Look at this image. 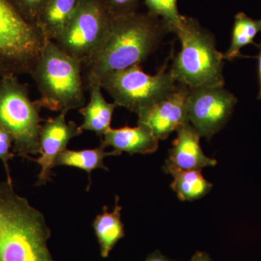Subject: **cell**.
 <instances>
[{"label":"cell","instance_id":"cell-21","mask_svg":"<svg viewBox=\"0 0 261 261\" xmlns=\"http://www.w3.org/2000/svg\"><path fill=\"white\" fill-rule=\"evenodd\" d=\"M29 23L37 25L38 20L51 0H8Z\"/></svg>","mask_w":261,"mask_h":261},{"label":"cell","instance_id":"cell-7","mask_svg":"<svg viewBox=\"0 0 261 261\" xmlns=\"http://www.w3.org/2000/svg\"><path fill=\"white\" fill-rule=\"evenodd\" d=\"M176 83L167 63L154 75L147 74L137 64L106 75L101 87L117 106L138 115L168 97L176 89Z\"/></svg>","mask_w":261,"mask_h":261},{"label":"cell","instance_id":"cell-6","mask_svg":"<svg viewBox=\"0 0 261 261\" xmlns=\"http://www.w3.org/2000/svg\"><path fill=\"white\" fill-rule=\"evenodd\" d=\"M47 39L8 0H0V78L31 74Z\"/></svg>","mask_w":261,"mask_h":261},{"label":"cell","instance_id":"cell-24","mask_svg":"<svg viewBox=\"0 0 261 261\" xmlns=\"http://www.w3.org/2000/svg\"><path fill=\"white\" fill-rule=\"evenodd\" d=\"M255 47L258 49V55L255 58L257 60V77H258L259 86H260V90H259L257 99H261V42L260 44H257Z\"/></svg>","mask_w":261,"mask_h":261},{"label":"cell","instance_id":"cell-9","mask_svg":"<svg viewBox=\"0 0 261 261\" xmlns=\"http://www.w3.org/2000/svg\"><path fill=\"white\" fill-rule=\"evenodd\" d=\"M237 102L238 98L224 87L190 89L189 122L200 137L211 140L226 124Z\"/></svg>","mask_w":261,"mask_h":261},{"label":"cell","instance_id":"cell-23","mask_svg":"<svg viewBox=\"0 0 261 261\" xmlns=\"http://www.w3.org/2000/svg\"><path fill=\"white\" fill-rule=\"evenodd\" d=\"M141 1L142 0H101L113 17L137 12Z\"/></svg>","mask_w":261,"mask_h":261},{"label":"cell","instance_id":"cell-14","mask_svg":"<svg viewBox=\"0 0 261 261\" xmlns=\"http://www.w3.org/2000/svg\"><path fill=\"white\" fill-rule=\"evenodd\" d=\"M101 89V85H94L89 89L90 99L87 106L80 108V113L84 118L82 130L93 132L102 138L111 128L113 112L118 106L106 100Z\"/></svg>","mask_w":261,"mask_h":261},{"label":"cell","instance_id":"cell-20","mask_svg":"<svg viewBox=\"0 0 261 261\" xmlns=\"http://www.w3.org/2000/svg\"><path fill=\"white\" fill-rule=\"evenodd\" d=\"M147 6V13L164 22L169 32L175 33L185 16L178 10L177 0H142Z\"/></svg>","mask_w":261,"mask_h":261},{"label":"cell","instance_id":"cell-25","mask_svg":"<svg viewBox=\"0 0 261 261\" xmlns=\"http://www.w3.org/2000/svg\"><path fill=\"white\" fill-rule=\"evenodd\" d=\"M145 261H176L171 260L168 257L163 255L159 250H155L152 253L149 254Z\"/></svg>","mask_w":261,"mask_h":261},{"label":"cell","instance_id":"cell-11","mask_svg":"<svg viewBox=\"0 0 261 261\" xmlns=\"http://www.w3.org/2000/svg\"><path fill=\"white\" fill-rule=\"evenodd\" d=\"M190 89L176 86L168 97L139 113L137 124L148 128L159 140H164L189 122L187 98Z\"/></svg>","mask_w":261,"mask_h":261},{"label":"cell","instance_id":"cell-18","mask_svg":"<svg viewBox=\"0 0 261 261\" xmlns=\"http://www.w3.org/2000/svg\"><path fill=\"white\" fill-rule=\"evenodd\" d=\"M168 174L173 176L171 187L181 201H194L210 192L213 185L202 176L201 170H173Z\"/></svg>","mask_w":261,"mask_h":261},{"label":"cell","instance_id":"cell-3","mask_svg":"<svg viewBox=\"0 0 261 261\" xmlns=\"http://www.w3.org/2000/svg\"><path fill=\"white\" fill-rule=\"evenodd\" d=\"M82 69L80 60L47 39L30 74L40 94L36 104L55 112L68 113L84 107L85 87Z\"/></svg>","mask_w":261,"mask_h":261},{"label":"cell","instance_id":"cell-17","mask_svg":"<svg viewBox=\"0 0 261 261\" xmlns=\"http://www.w3.org/2000/svg\"><path fill=\"white\" fill-rule=\"evenodd\" d=\"M106 147L102 144L96 148L72 150L65 149L58 156L56 160V166H65L74 167L86 171L89 176V185H87V191L92 184L91 173L97 168L109 171L105 165L104 159L109 156L120 155L122 152L113 149L111 152H106Z\"/></svg>","mask_w":261,"mask_h":261},{"label":"cell","instance_id":"cell-19","mask_svg":"<svg viewBox=\"0 0 261 261\" xmlns=\"http://www.w3.org/2000/svg\"><path fill=\"white\" fill-rule=\"evenodd\" d=\"M261 32V19L254 20L245 13H239L235 15L231 42L228 50L224 55V59L231 61L236 58H245L240 53L242 48L249 44L256 45L255 37Z\"/></svg>","mask_w":261,"mask_h":261},{"label":"cell","instance_id":"cell-4","mask_svg":"<svg viewBox=\"0 0 261 261\" xmlns=\"http://www.w3.org/2000/svg\"><path fill=\"white\" fill-rule=\"evenodd\" d=\"M175 34L181 44L170 68L175 81L189 89L224 87V56L216 49L214 36L187 16Z\"/></svg>","mask_w":261,"mask_h":261},{"label":"cell","instance_id":"cell-15","mask_svg":"<svg viewBox=\"0 0 261 261\" xmlns=\"http://www.w3.org/2000/svg\"><path fill=\"white\" fill-rule=\"evenodd\" d=\"M114 209L109 212L108 207H103L102 214L96 216L92 224L94 233L100 247V255L103 258L109 256L116 244L124 238V225L121 221L122 206L119 197L116 196Z\"/></svg>","mask_w":261,"mask_h":261},{"label":"cell","instance_id":"cell-12","mask_svg":"<svg viewBox=\"0 0 261 261\" xmlns=\"http://www.w3.org/2000/svg\"><path fill=\"white\" fill-rule=\"evenodd\" d=\"M176 132L177 136L163 166L165 173L173 170H202L217 164L216 160L204 153L201 148L200 136L190 123H185Z\"/></svg>","mask_w":261,"mask_h":261},{"label":"cell","instance_id":"cell-26","mask_svg":"<svg viewBox=\"0 0 261 261\" xmlns=\"http://www.w3.org/2000/svg\"><path fill=\"white\" fill-rule=\"evenodd\" d=\"M190 261H213L208 254L205 252L197 251Z\"/></svg>","mask_w":261,"mask_h":261},{"label":"cell","instance_id":"cell-22","mask_svg":"<svg viewBox=\"0 0 261 261\" xmlns=\"http://www.w3.org/2000/svg\"><path fill=\"white\" fill-rule=\"evenodd\" d=\"M15 154L13 152V139L4 128L0 126V161L4 165L7 173V180L13 182L10 174L9 162Z\"/></svg>","mask_w":261,"mask_h":261},{"label":"cell","instance_id":"cell-10","mask_svg":"<svg viewBox=\"0 0 261 261\" xmlns=\"http://www.w3.org/2000/svg\"><path fill=\"white\" fill-rule=\"evenodd\" d=\"M67 112H61L55 118L44 121L39 133V156L30 161L41 167L37 186L47 185L53 175L56 160L67 149L70 140L82 135L83 130L75 122L66 121Z\"/></svg>","mask_w":261,"mask_h":261},{"label":"cell","instance_id":"cell-13","mask_svg":"<svg viewBox=\"0 0 261 261\" xmlns=\"http://www.w3.org/2000/svg\"><path fill=\"white\" fill-rule=\"evenodd\" d=\"M159 140L146 127L126 126L110 128L101 138L105 147L129 154L153 153L159 148Z\"/></svg>","mask_w":261,"mask_h":261},{"label":"cell","instance_id":"cell-2","mask_svg":"<svg viewBox=\"0 0 261 261\" xmlns=\"http://www.w3.org/2000/svg\"><path fill=\"white\" fill-rule=\"evenodd\" d=\"M51 231L44 215L0 181V261H55L48 247Z\"/></svg>","mask_w":261,"mask_h":261},{"label":"cell","instance_id":"cell-1","mask_svg":"<svg viewBox=\"0 0 261 261\" xmlns=\"http://www.w3.org/2000/svg\"><path fill=\"white\" fill-rule=\"evenodd\" d=\"M169 32L161 19L138 12L113 17L104 39L82 63L85 89L101 85L106 75L145 61Z\"/></svg>","mask_w":261,"mask_h":261},{"label":"cell","instance_id":"cell-8","mask_svg":"<svg viewBox=\"0 0 261 261\" xmlns=\"http://www.w3.org/2000/svg\"><path fill=\"white\" fill-rule=\"evenodd\" d=\"M113 18L101 0H81L64 32L54 42L82 63L102 42Z\"/></svg>","mask_w":261,"mask_h":261},{"label":"cell","instance_id":"cell-16","mask_svg":"<svg viewBox=\"0 0 261 261\" xmlns=\"http://www.w3.org/2000/svg\"><path fill=\"white\" fill-rule=\"evenodd\" d=\"M81 0H51L39 17L37 27L44 37L56 41L71 20Z\"/></svg>","mask_w":261,"mask_h":261},{"label":"cell","instance_id":"cell-5","mask_svg":"<svg viewBox=\"0 0 261 261\" xmlns=\"http://www.w3.org/2000/svg\"><path fill=\"white\" fill-rule=\"evenodd\" d=\"M40 109L17 76L0 78V126L13 137L15 156L30 161L39 154Z\"/></svg>","mask_w":261,"mask_h":261}]
</instances>
